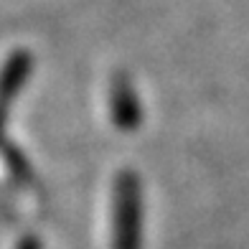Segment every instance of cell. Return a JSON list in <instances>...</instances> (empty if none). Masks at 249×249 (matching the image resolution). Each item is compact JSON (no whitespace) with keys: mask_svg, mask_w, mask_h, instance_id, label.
<instances>
[{"mask_svg":"<svg viewBox=\"0 0 249 249\" xmlns=\"http://www.w3.org/2000/svg\"><path fill=\"white\" fill-rule=\"evenodd\" d=\"M138 178L122 173L117 178V209H115V249H138L140 209H138Z\"/></svg>","mask_w":249,"mask_h":249,"instance_id":"1","label":"cell"},{"mask_svg":"<svg viewBox=\"0 0 249 249\" xmlns=\"http://www.w3.org/2000/svg\"><path fill=\"white\" fill-rule=\"evenodd\" d=\"M112 102H115V120H117V127L122 130H132L138 124V102L132 97V89L117 82L115 87V94H112Z\"/></svg>","mask_w":249,"mask_h":249,"instance_id":"2","label":"cell"}]
</instances>
